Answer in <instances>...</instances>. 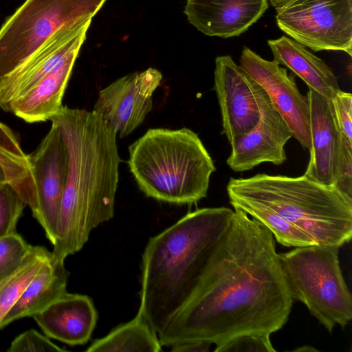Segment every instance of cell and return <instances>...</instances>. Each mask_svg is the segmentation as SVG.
<instances>
[{"instance_id":"16","label":"cell","mask_w":352,"mask_h":352,"mask_svg":"<svg viewBox=\"0 0 352 352\" xmlns=\"http://www.w3.org/2000/svg\"><path fill=\"white\" fill-rule=\"evenodd\" d=\"M32 317L47 337L74 346L90 340L98 314L88 296L66 292Z\"/></svg>"},{"instance_id":"12","label":"cell","mask_w":352,"mask_h":352,"mask_svg":"<svg viewBox=\"0 0 352 352\" xmlns=\"http://www.w3.org/2000/svg\"><path fill=\"white\" fill-rule=\"evenodd\" d=\"M30 160L36 190L37 208L32 214L46 237L55 242L67 174V153L58 127L51 128Z\"/></svg>"},{"instance_id":"32","label":"cell","mask_w":352,"mask_h":352,"mask_svg":"<svg viewBox=\"0 0 352 352\" xmlns=\"http://www.w3.org/2000/svg\"><path fill=\"white\" fill-rule=\"evenodd\" d=\"M7 179L4 173V171L3 170L2 166L0 164V184L6 182Z\"/></svg>"},{"instance_id":"2","label":"cell","mask_w":352,"mask_h":352,"mask_svg":"<svg viewBox=\"0 0 352 352\" xmlns=\"http://www.w3.org/2000/svg\"><path fill=\"white\" fill-rule=\"evenodd\" d=\"M67 153V174L52 256L65 261L114 213L120 158L117 133L95 111L63 106L50 120Z\"/></svg>"},{"instance_id":"3","label":"cell","mask_w":352,"mask_h":352,"mask_svg":"<svg viewBox=\"0 0 352 352\" xmlns=\"http://www.w3.org/2000/svg\"><path fill=\"white\" fill-rule=\"evenodd\" d=\"M233 213L226 207L197 209L149 239L138 312L157 335L191 300Z\"/></svg>"},{"instance_id":"14","label":"cell","mask_w":352,"mask_h":352,"mask_svg":"<svg viewBox=\"0 0 352 352\" xmlns=\"http://www.w3.org/2000/svg\"><path fill=\"white\" fill-rule=\"evenodd\" d=\"M311 145L305 175L325 185L333 186L345 144L336 120L331 101L308 87Z\"/></svg>"},{"instance_id":"30","label":"cell","mask_w":352,"mask_h":352,"mask_svg":"<svg viewBox=\"0 0 352 352\" xmlns=\"http://www.w3.org/2000/svg\"><path fill=\"white\" fill-rule=\"evenodd\" d=\"M211 344L204 342H186L170 346L174 352H206L210 350Z\"/></svg>"},{"instance_id":"5","label":"cell","mask_w":352,"mask_h":352,"mask_svg":"<svg viewBox=\"0 0 352 352\" xmlns=\"http://www.w3.org/2000/svg\"><path fill=\"white\" fill-rule=\"evenodd\" d=\"M127 164L147 197L177 205L205 198L216 170L198 135L186 127L149 129L129 146Z\"/></svg>"},{"instance_id":"23","label":"cell","mask_w":352,"mask_h":352,"mask_svg":"<svg viewBox=\"0 0 352 352\" xmlns=\"http://www.w3.org/2000/svg\"><path fill=\"white\" fill-rule=\"evenodd\" d=\"M51 256L45 247L31 245L18 267L0 280V322Z\"/></svg>"},{"instance_id":"31","label":"cell","mask_w":352,"mask_h":352,"mask_svg":"<svg viewBox=\"0 0 352 352\" xmlns=\"http://www.w3.org/2000/svg\"><path fill=\"white\" fill-rule=\"evenodd\" d=\"M289 0H270L271 5L275 8H278L289 1Z\"/></svg>"},{"instance_id":"19","label":"cell","mask_w":352,"mask_h":352,"mask_svg":"<svg viewBox=\"0 0 352 352\" xmlns=\"http://www.w3.org/2000/svg\"><path fill=\"white\" fill-rule=\"evenodd\" d=\"M267 44L274 60L289 69L308 87L330 100L340 89L338 78L331 67L305 46L285 36L268 40Z\"/></svg>"},{"instance_id":"9","label":"cell","mask_w":352,"mask_h":352,"mask_svg":"<svg viewBox=\"0 0 352 352\" xmlns=\"http://www.w3.org/2000/svg\"><path fill=\"white\" fill-rule=\"evenodd\" d=\"M240 68L266 92L288 125L292 137L305 148H311L309 109L307 96L299 91L293 74L274 60H267L244 47Z\"/></svg>"},{"instance_id":"4","label":"cell","mask_w":352,"mask_h":352,"mask_svg":"<svg viewBox=\"0 0 352 352\" xmlns=\"http://www.w3.org/2000/svg\"><path fill=\"white\" fill-rule=\"evenodd\" d=\"M229 200L243 199L269 208L315 245L341 247L352 236V199L335 186L303 175L297 177L259 173L231 177Z\"/></svg>"},{"instance_id":"10","label":"cell","mask_w":352,"mask_h":352,"mask_svg":"<svg viewBox=\"0 0 352 352\" xmlns=\"http://www.w3.org/2000/svg\"><path fill=\"white\" fill-rule=\"evenodd\" d=\"M162 80V73L148 68L122 76L101 89L93 111L120 138L140 126L153 107V95Z\"/></svg>"},{"instance_id":"25","label":"cell","mask_w":352,"mask_h":352,"mask_svg":"<svg viewBox=\"0 0 352 352\" xmlns=\"http://www.w3.org/2000/svg\"><path fill=\"white\" fill-rule=\"evenodd\" d=\"M30 247L16 232L0 236V280L18 267Z\"/></svg>"},{"instance_id":"28","label":"cell","mask_w":352,"mask_h":352,"mask_svg":"<svg viewBox=\"0 0 352 352\" xmlns=\"http://www.w3.org/2000/svg\"><path fill=\"white\" fill-rule=\"evenodd\" d=\"M331 101L340 131L352 146V95L340 89Z\"/></svg>"},{"instance_id":"21","label":"cell","mask_w":352,"mask_h":352,"mask_svg":"<svg viewBox=\"0 0 352 352\" xmlns=\"http://www.w3.org/2000/svg\"><path fill=\"white\" fill-rule=\"evenodd\" d=\"M0 164L7 182L29 206L33 214L37 208V199L30 155L24 153L14 132L1 122Z\"/></svg>"},{"instance_id":"29","label":"cell","mask_w":352,"mask_h":352,"mask_svg":"<svg viewBox=\"0 0 352 352\" xmlns=\"http://www.w3.org/2000/svg\"><path fill=\"white\" fill-rule=\"evenodd\" d=\"M342 194L352 199V147L345 144L336 181L333 185Z\"/></svg>"},{"instance_id":"8","label":"cell","mask_w":352,"mask_h":352,"mask_svg":"<svg viewBox=\"0 0 352 352\" xmlns=\"http://www.w3.org/2000/svg\"><path fill=\"white\" fill-rule=\"evenodd\" d=\"M276 10L278 28L298 43L352 55V0H289Z\"/></svg>"},{"instance_id":"15","label":"cell","mask_w":352,"mask_h":352,"mask_svg":"<svg viewBox=\"0 0 352 352\" xmlns=\"http://www.w3.org/2000/svg\"><path fill=\"white\" fill-rule=\"evenodd\" d=\"M268 6L267 0H187L184 14L203 34L230 38L245 32Z\"/></svg>"},{"instance_id":"7","label":"cell","mask_w":352,"mask_h":352,"mask_svg":"<svg viewBox=\"0 0 352 352\" xmlns=\"http://www.w3.org/2000/svg\"><path fill=\"white\" fill-rule=\"evenodd\" d=\"M340 247L312 245L278 254L293 299L331 333L352 319V296L339 262Z\"/></svg>"},{"instance_id":"13","label":"cell","mask_w":352,"mask_h":352,"mask_svg":"<svg viewBox=\"0 0 352 352\" xmlns=\"http://www.w3.org/2000/svg\"><path fill=\"white\" fill-rule=\"evenodd\" d=\"M261 111L258 124L230 145L226 164L235 172L249 170L265 162L280 165L287 160L285 146L292 135L264 89Z\"/></svg>"},{"instance_id":"24","label":"cell","mask_w":352,"mask_h":352,"mask_svg":"<svg viewBox=\"0 0 352 352\" xmlns=\"http://www.w3.org/2000/svg\"><path fill=\"white\" fill-rule=\"evenodd\" d=\"M25 206L8 182L0 184V236L16 232L17 222Z\"/></svg>"},{"instance_id":"27","label":"cell","mask_w":352,"mask_h":352,"mask_svg":"<svg viewBox=\"0 0 352 352\" xmlns=\"http://www.w3.org/2000/svg\"><path fill=\"white\" fill-rule=\"evenodd\" d=\"M8 352H61L64 350L34 329L25 331L16 336L7 350Z\"/></svg>"},{"instance_id":"1","label":"cell","mask_w":352,"mask_h":352,"mask_svg":"<svg viewBox=\"0 0 352 352\" xmlns=\"http://www.w3.org/2000/svg\"><path fill=\"white\" fill-rule=\"evenodd\" d=\"M234 209L191 300L157 335L162 346L204 342L218 347L243 334L271 335L287 322L294 299L274 237Z\"/></svg>"},{"instance_id":"17","label":"cell","mask_w":352,"mask_h":352,"mask_svg":"<svg viewBox=\"0 0 352 352\" xmlns=\"http://www.w3.org/2000/svg\"><path fill=\"white\" fill-rule=\"evenodd\" d=\"M83 43L76 45L52 71L14 100L8 112L28 123L50 120L63 107V98Z\"/></svg>"},{"instance_id":"18","label":"cell","mask_w":352,"mask_h":352,"mask_svg":"<svg viewBox=\"0 0 352 352\" xmlns=\"http://www.w3.org/2000/svg\"><path fill=\"white\" fill-rule=\"evenodd\" d=\"M91 20L61 32L27 65L0 83V108L8 112L10 104L52 71L78 43L85 42Z\"/></svg>"},{"instance_id":"11","label":"cell","mask_w":352,"mask_h":352,"mask_svg":"<svg viewBox=\"0 0 352 352\" xmlns=\"http://www.w3.org/2000/svg\"><path fill=\"white\" fill-rule=\"evenodd\" d=\"M214 89L221 114L222 133L231 145L259 122L263 89L230 55L215 59Z\"/></svg>"},{"instance_id":"26","label":"cell","mask_w":352,"mask_h":352,"mask_svg":"<svg viewBox=\"0 0 352 352\" xmlns=\"http://www.w3.org/2000/svg\"><path fill=\"white\" fill-rule=\"evenodd\" d=\"M215 352H274L270 335L252 333L243 334L216 347Z\"/></svg>"},{"instance_id":"20","label":"cell","mask_w":352,"mask_h":352,"mask_svg":"<svg viewBox=\"0 0 352 352\" xmlns=\"http://www.w3.org/2000/svg\"><path fill=\"white\" fill-rule=\"evenodd\" d=\"M68 277L64 261L51 256L4 316L0 322V329L16 320L32 317L65 293Z\"/></svg>"},{"instance_id":"22","label":"cell","mask_w":352,"mask_h":352,"mask_svg":"<svg viewBox=\"0 0 352 352\" xmlns=\"http://www.w3.org/2000/svg\"><path fill=\"white\" fill-rule=\"evenodd\" d=\"M157 333L138 312L131 320L113 329L104 337L94 340L87 352L162 351Z\"/></svg>"},{"instance_id":"6","label":"cell","mask_w":352,"mask_h":352,"mask_svg":"<svg viewBox=\"0 0 352 352\" xmlns=\"http://www.w3.org/2000/svg\"><path fill=\"white\" fill-rule=\"evenodd\" d=\"M107 0H25L0 28V83L56 35L85 23Z\"/></svg>"}]
</instances>
